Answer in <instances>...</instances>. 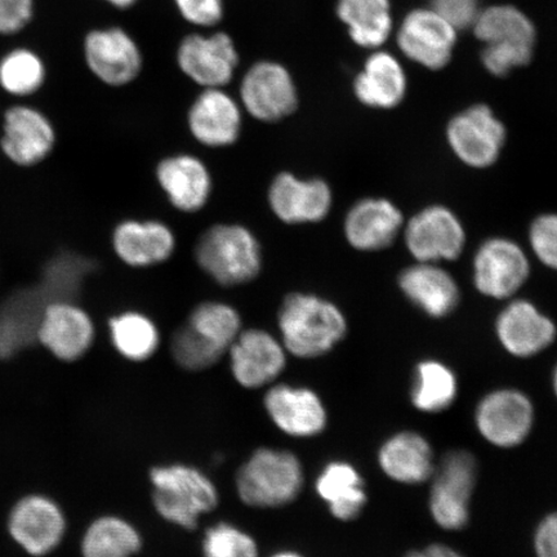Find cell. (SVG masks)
I'll return each instance as SVG.
<instances>
[{"instance_id":"obj_1","label":"cell","mask_w":557,"mask_h":557,"mask_svg":"<svg viewBox=\"0 0 557 557\" xmlns=\"http://www.w3.org/2000/svg\"><path fill=\"white\" fill-rule=\"evenodd\" d=\"M278 338L290 357L311 360L336 348L348 332L343 309L331 299L308 292H292L277 310Z\"/></svg>"},{"instance_id":"obj_2","label":"cell","mask_w":557,"mask_h":557,"mask_svg":"<svg viewBox=\"0 0 557 557\" xmlns=\"http://www.w3.org/2000/svg\"><path fill=\"white\" fill-rule=\"evenodd\" d=\"M154 510L174 527L194 531L220 505L218 485L203 471L186 463L154 466L149 472Z\"/></svg>"},{"instance_id":"obj_3","label":"cell","mask_w":557,"mask_h":557,"mask_svg":"<svg viewBox=\"0 0 557 557\" xmlns=\"http://www.w3.org/2000/svg\"><path fill=\"white\" fill-rule=\"evenodd\" d=\"M194 259L206 275L222 287H240L256 281L263 267L256 234L240 224H215L199 236Z\"/></svg>"},{"instance_id":"obj_4","label":"cell","mask_w":557,"mask_h":557,"mask_svg":"<svg viewBox=\"0 0 557 557\" xmlns=\"http://www.w3.org/2000/svg\"><path fill=\"white\" fill-rule=\"evenodd\" d=\"M305 487V469L296 453L257 448L235 475V490L248 507L270 510L294 504Z\"/></svg>"},{"instance_id":"obj_5","label":"cell","mask_w":557,"mask_h":557,"mask_svg":"<svg viewBox=\"0 0 557 557\" xmlns=\"http://www.w3.org/2000/svg\"><path fill=\"white\" fill-rule=\"evenodd\" d=\"M429 497L431 518L444 531L468 527L470 506L478 480V462L472 453L450 450L436 465Z\"/></svg>"},{"instance_id":"obj_6","label":"cell","mask_w":557,"mask_h":557,"mask_svg":"<svg viewBox=\"0 0 557 557\" xmlns=\"http://www.w3.org/2000/svg\"><path fill=\"white\" fill-rule=\"evenodd\" d=\"M445 139L459 162L473 170H486L503 156L507 129L487 104L478 103L451 117Z\"/></svg>"},{"instance_id":"obj_7","label":"cell","mask_w":557,"mask_h":557,"mask_svg":"<svg viewBox=\"0 0 557 557\" xmlns=\"http://www.w3.org/2000/svg\"><path fill=\"white\" fill-rule=\"evenodd\" d=\"M531 270V261L518 242L493 236L473 255L472 282L480 295L508 301L524 287Z\"/></svg>"},{"instance_id":"obj_8","label":"cell","mask_w":557,"mask_h":557,"mask_svg":"<svg viewBox=\"0 0 557 557\" xmlns=\"http://www.w3.org/2000/svg\"><path fill=\"white\" fill-rule=\"evenodd\" d=\"M401 235L416 262L429 263L458 260L468 240L461 219L443 205L422 208L404 224Z\"/></svg>"},{"instance_id":"obj_9","label":"cell","mask_w":557,"mask_h":557,"mask_svg":"<svg viewBox=\"0 0 557 557\" xmlns=\"http://www.w3.org/2000/svg\"><path fill=\"white\" fill-rule=\"evenodd\" d=\"M535 409L529 396L517 388L486 394L475 409V424L485 442L500 449L517 448L531 435Z\"/></svg>"},{"instance_id":"obj_10","label":"cell","mask_w":557,"mask_h":557,"mask_svg":"<svg viewBox=\"0 0 557 557\" xmlns=\"http://www.w3.org/2000/svg\"><path fill=\"white\" fill-rule=\"evenodd\" d=\"M7 529L13 542L27 555L45 557L64 541L67 520L53 498L45 494H27L13 505Z\"/></svg>"},{"instance_id":"obj_11","label":"cell","mask_w":557,"mask_h":557,"mask_svg":"<svg viewBox=\"0 0 557 557\" xmlns=\"http://www.w3.org/2000/svg\"><path fill=\"white\" fill-rule=\"evenodd\" d=\"M240 104L253 120L277 123L298 108V90L287 67L274 61L257 62L244 74Z\"/></svg>"},{"instance_id":"obj_12","label":"cell","mask_w":557,"mask_h":557,"mask_svg":"<svg viewBox=\"0 0 557 557\" xmlns=\"http://www.w3.org/2000/svg\"><path fill=\"white\" fill-rule=\"evenodd\" d=\"M230 372L238 385L259 389L274 385L288 364L282 339L261 329L243 330L226 354Z\"/></svg>"},{"instance_id":"obj_13","label":"cell","mask_w":557,"mask_h":557,"mask_svg":"<svg viewBox=\"0 0 557 557\" xmlns=\"http://www.w3.org/2000/svg\"><path fill=\"white\" fill-rule=\"evenodd\" d=\"M96 341V325L75 299H53L41 311L37 343L65 363L85 358Z\"/></svg>"},{"instance_id":"obj_14","label":"cell","mask_w":557,"mask_h":557,"mask_svg":"<svg viewBox=\"0 0 557 557\" xmlns=\"http://www.w3.org/2000/svg\"><path fill=\"white\" fill-rule=\"evenodd\" d=\"M55 143L58 132L44 111L26 103L13 104L4 111L0 150L12 164L32 169L44 163Z\"/></svg>"},{"instance_id":"obj_15","label":"cell","mask_w":557,"mask_h":557,"mask_svg":"<svg viewBox=\"0 0 557 557\" xmlns=\"http://www.w3.org/2000/svg\"><path fill=\"white\" fill-rule=\"evenodd\" d=\"M268 203L284 225L319 224L332 211L333 191L323 178H302L294 172L283 171L271 180Z\"/></svg>"},{"instance_id":"obj_16","label":"cell","mask_w":557,"mask_h":557,"mask_svg":"<svg viewBox=\"0 0 557 557\" xmlns=\"http://www.w3.org/2000/svg\"><path fill=\"white\" fill-rule=\"evenodd\" d=\"M263 408L274 426L290 437H315L329 426V410L310 387L274 383L263 395Z\"/></svg>"},{"instance_id":"obj_17","label":"cell","mask_w":557,"mask_h":557,"mask_svg":"<svg viewBox=\"0 0 557 557\" xmlns=\"http://www.w3.org/2000/svg\"><path fill=\"white\" fill-rule=\"evenodd\" d=\"M494 330L504 350L519 359L533 358L547 350L557 337L554 319L524 298L508 299Z\"/></svg>"},{"instance_id":"obj_18","label":"cell","mask_w":557,"mask_h":557,"mask_svg":"<svg viewBox=\"0 0 557 557\" xmlns=\"http://www.w3.org/2000/svg\"><path fill=\"white\" fill-rule=\"evenodd\" d=\"M83 53L89 72L110 87L129 85L143 70L141 51L121 27L89 32L83 44Z\"/></svg>"},{"instance_id":"obj_19","label":"cell","mask_w":557,"mask_h":557,"mask_svg":"<svg viewBox=\"0 0 557 557\" xmlns=\"http://www.w3.org/2000/svg\"><path fill=\"white\" fill-rule=\"evenodd\" d=\"M177 62L187 78L206 88H224L239 64L234 41L225 33L193 34L178 47Z\"/></svg>"},{"instance_id":"obj_20","label":"cell","mask_w":557,"mask_h":557,"mask_svg":"<svg viewBox=\"0 0 557 557\" xmlns=\"http://www.w3.org/2000/svg\"><path fill=\"white\" fill-rule=\"evenodd\" d=\"M111 247L125 267L149 269L172 259L177 236L163 221L127 219L114 227Z\"/></svg>"},{"instance_id":"obj_21","label":"cell","mask_w":557,"mask_h":557,"mask_svg":"<svg viewBox=\"0 0 557 557\" xmlns=\"http://www.w3.org/2000/svg\"><path fill=\"white\" fill-rule=\"evenodd\" d=\"M187 128L195 141L206 148H228L242 136V104L224 88H206L187 113Z\"/></svg>"},{"instance_id":"obj_22","label":"cell","mask_w":557,"mask_h":557,"mask_svg":"<svg viewBox=\"0 0 557 557\" xmlns=\"http://www.w3.org/2000/svg\"><path fill=\"white\" fill-rule=\"evenodd\" d=\"M404 214L386 198H364L348 209L344 220L345 239L359 252H380L392 247L403 233Z\"/></svg>"},{"instance_id":"obj_23","label":"cell","mask_w":557,"mask_h":557,"mask_svg":"<svg viewBox=\"0 0 557 557\" xmlns=\"http://www.w3.org/2000/svg\"><path fill=\"white\" fill-rule=\"evenodd\" d=\"M156 178L171 206L183 213L200 212L212 197L211 171L203 160L189 152H178L160 160Z\"/></svg>"},{"instance_id":"obj_24","label":"cell","mask_w":557,"mask_h":557,"mask_svg":"<svg viewBox=\"0 0 557 557\" xmlns=\"http://www.w3.org/2000/svg\"><path fill=\"white\" fill-rule=\"evenodd\" d=\"M457 30L434 10L410 12L403 21L398 45L408 59L430 70L443 69L451 59Z\"/></svg>"},{"instance_id":"obj_25","label":"cell","mask_w":557,"mask_h":557,"mask_svg":"<svg viewBox=\"0 0 557 557\" xmlns=\"http://www.w3.org/2000/svg\"><path fill=\"white\" fill-rule=\"evenodd\" d=\"M398 284L403 296L429 318H447L461 301L456 277L442 263L410 264L401 271Z\"/></svg>"},{"instance_id":"obj_26","label":"cell","mask_w":557,"mask_h":557,"mask_svg":"<svg viewBox=\"0 0 557 557\" xmlns=\"http://www.w3.org/2000/svg\"><path fill=\"white\" fill-rule=\"evenodd\" d=\"M377 458L382 472L399 484L426 483L436 468L430 442L416 431H401L389 436L381 445Z\"/></svg>"},{"instance_id":"obj_27","label":"cell","mask_w":557,"mask_h":557,"mask_svg":"<svg viewBox=\"0 0 557 557\" xmlns=\"http://www.w3.org/2000/svg\"><path fill=\"white\" fill-rule=\"evenodd\" d=\"M354 95L364 107L389 110L398 107L407 94V76L400 62L387 52L369 55L354 81Z\"/></svg>"},{"instance_id":"obj_28","label":"cell","mask_w":557,"mask_h":557,"mask_svg":"<svg viewBox=\"0 0 557 557\" xmlns=\"http://www.w3.org/2000/svg\"><path fill=\"white\" fill-rule=\"evenodd\" d=\"M48 302L38 288L20 290L0 309V360H9L37 343L41 311Z\"/></svg>"},{"instance_id":"obj_29","label":"cell","mask_w":557,"mask_h":557,"mask_svg":"<svg viewBox=\"0 0 557 557\" xmlns=\"http://www.w3.org/2000/svg\"><path fill=\"white\" fill-rule=\"evenodd\" d=\"M315 491L332 517L343 522L358 519L368 503L363 476L345 461L326 463L317 476Z\"/></svg>"},{"instance_id":"obj_30","label":"cell","mask_w":557,"mask_h":557,"mask_svg":"<svg viewBox=\"0 0 557 557\" xmlns=\"http://www.w3.org/2000/svg\"><path fill=\"white\" fill-rule=\"evenodd\" d=\"M143 548L141 532L117 515H101L95 519L81 542L82 557H135Z\"/></svg>"},{"instance_id":"obj_31","label":"cell","mask_w":557,"mask_h":557,"mask_svg":"<svg viewBox=\"0 0 557 557\" xmlns=\"http://www.w3.org/2000/svg\"><path fill=\"white\" fill-rule=\"evenodd\" d=\"M109 336L115 351L132 363H144L158 352L162 336L146 313L127 310L109 319Z\"/></svg>"},{"instance_id":"obj_32","label":"cell","mask_w":557,"mask_h":557,"mask_svg":"<svg viewBox=\"0 0 557 557\" xmlns=\"http://www.w3.org/2000/svg\"><path fill=\"white\" fill-rule=\"evenodd\" d=\"M337 15L360 47L382 46L393 29L388 0H338Z\"/></svg>"},{"instance_id":"obj_33","label":"cell","mask_w":557,"mask_h":557,"mask_svg":"<svg viewBox=\"0 0 557 557\" xmlns=\"http://www.w3.org/2000/svg\"><path fill=\"white\" fill-rule=\"evenodd\" d=\"M458 395L457 375L435 359L417 364L413 379L412 404L422 413H442L455 404Z\"/></svg>"},{"instance_id":"obj_34","label":"cell","mask_w":557,"mask_h":557,"mask_svg":"<svg viewBox=\"0 0 557 557\" xmlns=\"http://www.w3.org/2000/svg\"><path fill=\"white\" fill-rule=\"evenodd\" d=\"M476 37L485 45L534 48L535 29L524 13L510 5L491 7L480 12L473 24Z\"/></svg>"},{"instance_id":"obj_35","label":"cell","mask_w":557,"mask_h":557,"mask_svg":"<svg viewBox=\"0 0 557 557\" xmlns=\"http://www.w3.org/2000/svg\"><path fill=\"white\" fill-rule=\"evenodd\" d=\"M47 74L44 58L32 48H12L0 58V88L16 99L37 95L46 85Z\"/></svg>"},{"instance_id":"obj_36","label":"cell","mask_w":557,"mask_h":557,"mask_svg":"<svg viewBox=\"0 0 557 557\" xmlns=\"http://www.w3.org/2000/svg\"><path fill=\"white\" fill-rule=\"evenodd\" d=\"M185 324L225 354L243 331L239 311L222 301H205L195 306Z\"/></svg>"},{"instance_id":"obj_37","label":"cell","mask_w":557,"mask_h":557,"mask_svg":"<svg viewBox=\"0 0 557 557\" xmlns=\"http://www.w3.org/2000/svg\"><path fill=\"white\" fill-rule=\"evenodd\" d=\"M94 262L75 253H64L48 263L44 283L40 285L48 301L74 299L82 289L83 282L92 271Z\"/></svg>"},{"instance_id":"obj_38","label":"cell","mask_w":557,"mask_h":557,"mask_svg":"<svg viewBox=\"0 0 557 557\" xmlns=\"http://www.w3.org/2000/svg\"><path fill=\"white\" fill-rule=\"evenodd\" d=\"M170 350L174 363L187 372H205L226 357L224 351L208 344L185 323L173 332Z\"/></svg>"},{"instance_id":"obj_39","label":"cell","mask_w":557,"mask_h":557,"mask_svg":"<svg viewBox=\"0 0 557 557\" xmlns=\"http://www.w3.org/2000/svg\"><path fill=\"white\" fill-rule=\"evenodd\" d=\"M203 557H260V547L252 534L230 521L209 527L201 540Z\"/></svg>"},{"instance_id":"obj_40","label":"cell","mask_w":557,"mask_h":557,"mask_svg":"<svg viewBox=\"0 0 557 557\" xmlns=\"http://www.w3.org/2000/svg\"><path fill=\"white\" fill-rule=\"evenodd\" d=\"M528 240L535 259L557 271V213L537 215L529 225Z\"/></svg>"},{"instance_id":"obj_41","label":"cell","mask_w":557,"mask_h":557,"mask_svg":"<svg viewBox=\"0 0 557 557\" xmlns=\"http://www.w3.org/2000/svg\"><path fill=\"white\" fill-rule=\"evenodd\" d=\"M533 51L534 48L529 47L486 45L482 61L487 72L496 76H505L511 73L512 69L529 64Z\"/></svg>"},{"instance_id":"obj_42","label":"cell","mask_w":557,"mask_h":557,"mask_svg":"<svg viewBox=\"0 0 557 557\" xmlns=\"http://www.w3.org/2000/svg\"><path fill=\"white\" fill-rule=\"evenodd\" d=\"M35 0H0V37H13L33 23Z\"/></svg>"},{"instance_id":"obj_43","label":"cell","mask_w":557,"mask_h":557,"mask_svg":"<svg viewBox=\"0 0 557 557\" xmlns=\"http://www.w3.org/2000/svg\"><path fill=\"white\" fill-rule=\"evenodd\" d=\"M187 23L200 27L218 25L224 15L222 0H174Z\"/></svg>"},{"instance_id":"obj_44","label":"cell","mask_w":557,"mask_h":557,"mask_svg":"<svg viewBox=\"0 0 557 557\" xmlns=\"http://www.w3.org/2000/svg\"><path fill=\"white\" fill-rule=\"evenodd\" d=\"M433 10L456 30L475 24L480 13L478 0H433Z\"/></svg>"},{"instance_id":"obj_45","label":"cell","mask_w":557,"mask_h":557,"mask_svg":"<svg viewBox=\"0 0 557 557\" xmlns=\"http://www.w3.org/2000/svg\"><path fill=\"white\" fill-rule=\"evenodd\" d=\"M533 547L537 557H557V511L546 515L535 529Z\"/></svg>"},{"instance_id":"obj_46","label":"cell","mask_w":557,"mask_h":557,"mask_svg":"<svg viewBox=\"0 0 557 557\" xmlns=\"http://www.w3.org/2000/svg\"><path fill=\"white\" fill-rule=\"evenodd\" d=\"M404 557H466L461 553L457 552L444 543H433L422 549H414V552L408 553Z\"/></svg>"},{"instance_id":"obj_47","label":"cell","mask_w":557,"mask_h":557,"mask_svg":"<svg viewBox=\"0 0 557 557\" xmlns=\"http://www.w3.org/2000/svg\"><path fill=\"white\" fill-rule=\"evenodd\" d=\"M103 2L116 7V9L125 10L134 5L137 2V0H103Z\"/></svg>"},{"instance_id":"obj_48","label":"cell","mask_w":557,"mask_h":557,"mask_svg":"<svg viewBox=\"0 0 557 557\" xmlns=\"http://www.w3.org/2000/svg\"><path fill=\"white\" fill-rule=\"evenodd\" d=\"M270 557H305L304 555L294 552V549H282V552H277Z\"/></svg>"},{"instance_id":"obj_49","label":"cell","mask_w":557,"mask_h":557,"mask_svg":"<svg viewBox=\"0 0 557 557\" xmlns=\"http://www.w3.org/2000/svg\"><path fill=\"white\" fill-rule=\"evenodd\" d=\"M553 388H554V394L557 398V366L554 369V373H553Z\"/></svg>"}]
</instances>
